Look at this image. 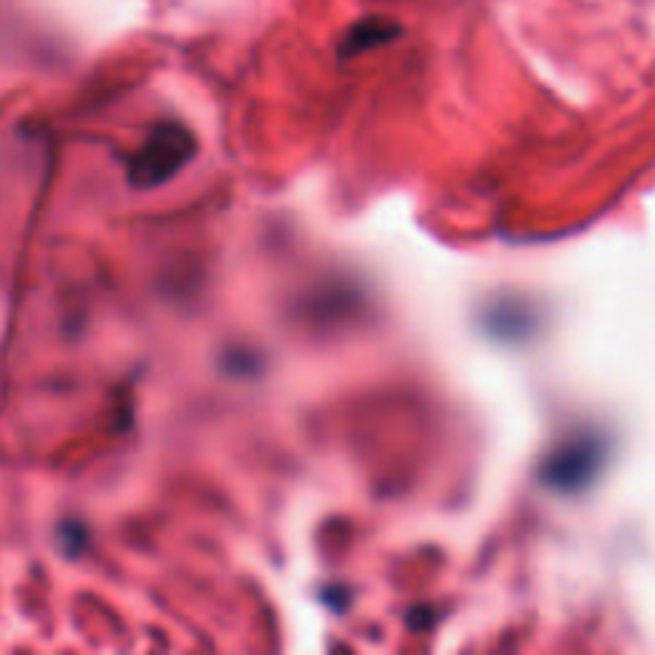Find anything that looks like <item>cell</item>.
Listing matches in <instances>:
<instances>
[{
  "mask_svg": "<svg viewBox=\"0 0 655 655\" xmlns=\"http://www.w3.org/2000/svg\"><path fill=\"white\" fill-rule=\"evenodd\" d=\"M195 136L183 124H162L134 154L128 164V183L139 189L157 187L177 175L195 157Z\"/></svg>",
  "mask_w": 655,
  "mask_h": 655,
  "instance_id": "obj_1",
  "label": "cell"
},
{
  "mask_svg": "<svg viewBox=\"0 0 655 655\" xmlns=\"http://www.w3.org/2000/svg\"><path fill=\"white\" fill-rule=\"evenodd\" d=\"M400 33V26L390 21V19H382V16H369V19H361L359 23H353L351 29L346 31V37L341 41V57H356V55H364L369 49H377L387 45V41H392L394 37Z\"/></svg>",
  "mask_w": 655,
  "mask_h": 655,
  "instance_id": "obj_2",
  "label": "cell"
}]
</instances>
